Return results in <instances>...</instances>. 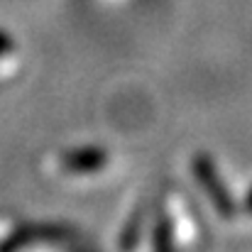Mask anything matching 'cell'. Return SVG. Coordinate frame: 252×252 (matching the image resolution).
<instances>
[{"label":"cell","instance_id":"cell-1","mask_svg":"<svg viewBox=\"0 0 252 252\" xmlns=\"http://www.w3.org/2000/svg\"><path fill=\"white\" fill-rule=\"evenodd\" d=\"M7 62L10 69H15V62H17V49H15V42L5 34H0V62ZM0 71H2V64H0Z\"/></svg>","mask_w":252,"mask_h":252}]
</instances>
